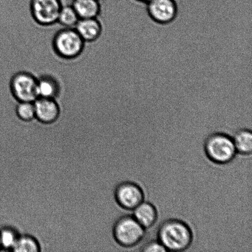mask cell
<instances>
[{
    "label": "cell",
    "instance_id": "ffe728a7",
    "mask_svg": "<svg viewBox=\"0 0 252 252\" xmlns=\"http://www.w3.org/2000/svg\"><path fill=\"white\" fill-rule=\"evenodd\" d=\"M135 1L140 2H143V3H147L148 1H150V0H135Z\"/></svg>",
    "mask_w": 252,
    "mask_h": 252
},
{
    "label": "cell",
    "instance_id": "7a4b0ae2",
    "mask_svg": "<svg viewBox=\"0 0 252 252\" xmlns=\"http://www.w3.org/2000/svg\"><path fill=\"white\" fill-rule=\"evenodd\" d=\"M204 150L207 159L218 165L229 164L237 155L233 137L221 132L208 136L204 142Z\"/></svg>",
    "mask_w": 252,
    "mask_h": 252
},
{
    "label": "cell",
    "instance_id": "d6986e66",
    "mask_svg": "<svg viewBox=\"0 0 252 252\" xmlns=\"http://www.w3.org/2000/svg\"><path fill=\"white\" fill-rule=\"evenodd\" d=\"M141 251L145 252H167L164 246L159 241L155 240L148 242L143 246Z\"/></svg>",
    "mask_w": 252,
    "mask_h": 252
},
{
    "label": "cell",
    "instance_id": "277c9868",
    "mask_svg": "<svg viewBox=\"0 0 252 252\" xmlns=\"http://www.w3.org/2000/svg\"><path fill=\"white\" fill-rule=\"evenodd\" d=\"M85 43L75 28H64L54 36L53 47L54 52L61 58L71 60L82 54Z\"/></svg>",
    "mask_w": 252,
    "mask_h": 252
},
{
    "label": "cell",
    "instance_id": "52a82bcc",
    "mask_svg": "<svg viewBox=\"0 0 252 252\" xmlns=\"http://www.w3.org/2000/svg\"><path fill=\"white\" fill-rule=\"evenodd\" d=\"M63 6L61 0H31L32 16L40 26H50L58 22Z\"/></svg>",
    "mask_w": 252,
    "mask_h": 252
},
{
    "label": "cell",
    "instance_id": "4fadbf2b",
    "mask_svg": "<svg viewBox=\"0 0 252 252\" xmlns=\"http://www.w3.org/2000/svg\"><path fill=\"white\" fill-rule=\"evenodd\" d=\"M71 6L80 19L97 17L101 11V0H73Z\"/></svg>",
    "mask_w": 252,
    "mask_h": 252
},
{
    "label": "cell",
    "instance_id": "9a60e30c",
    "mask_svg": "<svg viewBox=\"0 0 252 252\" xmlns=\"http://www.w3.org/2000/svg\"><path fill=\"white\" fill-rule=\"evenodd\" d=\"M41 248L40 243L34 236L28 234H20L12 252H39Z\"/></svg>",
    "mask_w": 252,
    "mask_h": 252
},
{
    "label": "cell",
    "instance_id": "9c48e42d",
    "mask_svg": "<svg viewBox=\"0 0 252 252\" xmlns=\"http://www.w3.org/2000/svg\"><path fill=\"white\" fill-rule=\"evenodd\" d=\"M33 103L35 119L42 124H53L60 117V106L55 98L38 97Z\"/></svg>",
    "mask_w": 252,
    "mask_h": 252
},
{
    "label": "cell",
    "instance_id": "7c38bea8",
    "mask_svg": "<svg viewBox=\"0 0 252 252\" xmlns=\"http://www.w3.org/2000/svg\"><path fill=\"white\" fill-rule=\"evenodd\" d=\"M38 97L55 98L61 93V85L58 80L50 75H42L37 81Z\"/></svg>",
    "mask_w": 252,
    "mask_h": 252
},
{
    "label": "cell",
    "instance_id": "3957f363",
    "mask_svg": "<svg viewBox=\"0 0 252 252\" xmlns=\"http://www.w3.org/2000/svg\"><path fill=\"white\" fill-rule=\"evenodd\" d=\"M112 233L118 245L122 248H132L138 245L144 239L145 229L134 217L127 215L120 217L115 221Z\"/></svg>",
    "mask_w": 252,
    "mask_h": 252
},
{
    "label": "cell",
    "instance_id": "e0dca14e",
    "mask_svg": "<svg viewBox=\"0 0 252 252\" xmlns=\"http://www.w3.org/2000/svg\"><path fill=\"white\" fill-rule=\"evenodd\" d=\"M80 19L73 7L71 5H68L62 7L59 12L58 22L65 28H75Z\"/></svg>",
    "mask_w": 252,
    "mask_h": 252
},
{
    "label": "cell",
    "instance_id": "44dd1931",
    "mask_svg": "<svg viewBox=\"0 0 252 252\" xmlns=\"http://www.w3.org/2000/svg\"><path fill=\"white\" fill-rule=\"evenodd\" d=\"M1 243H0V251L1 250Z\"/></svg>",
    "mask_w": 252,
    "mask_h": 252
},
{
    "label": "cell",
    "instance_id": "30bf717a",
    "mask_svg": "<svg viewBox=\"0 0 252 252\" xmlns=\"http://www.w3.org/2000/svg\"><path fill=\"white\" fill-rule=\"evenodd\" d=\"M75 29L85 42L97 40L102 33V25L97 17L80 19Z\"/></svg>",
    "mask_w": 252,
    "mask_h": 252
},
{
    "label": "cell",
    "instance_id": "2e32d148",
    "mask_svg": "<svg viewBox=\"0 0 252 252\" xmlns=\"http://www.w3.org/2000/svg\"><path fill=\"white\" fill-rule=\"evenodd\" d=\"M19 236V231L13 226H7L2 228L0 230V243L1 249L12 251Z\"/></svg>",
    "mask_w": 252,
    "mask_h": 252
},
{
    "label": "cell",
    "instance_id": "8fae6325",
    "mask_svg": "<svg viewBox=\"0 0 252 252\" xmlns=\"http://www.w3.org/2000/svg\"><path fill=\"white\" fill-rule=\"evenodd\" d=\"M158 211L154 204L143 201L133 210V217L145 229L152 228L158 220Z\"/></svg>",
    "mask_w": 252,
    "mask_h": 252
},
{
    "label": "cell",
    "instance_id": "6da1fadb",
    "mask_svg": "<svg viewBox=\"0 0 252 252\" xmlns=\"http://www.w3.org/2000/svg\"><path fill=\"white\" fill-rule=\"evenodd\" d=\"M157 236L158 240L169 252L187 251L194 240L191 227L179 219H169L163 221L158 229Z\"/></svg>",
    "mask_w": 252,
    "mask_h": 252
},
{
    "label": "cell",
    "instance_id": "5bb4252c",
    "mask_svg": "<svg viewBox=\"0 0 252 252\" xmlns=\"http://www.w3.org/2000/svg\"><path fill=\"white\" fill-rule=\"evenodd\" d=\"M237 153L242 156H251L252 152V132L250 128H241L233 137Z\"/></svg>",
    "mask_w": 252,
    "mask_h": 252
},
{
    "label": "cell",
    "instance_id": "8992f818",
    "mask_svg": "<svg viewBox=\"0 0 252 252\" xmlns=\"http://www.w3.org/2000/svg\"><path fill=\"white\" fill-rule=\"evenodd\" d=\"M145 196L142 188L133 181L120 183L115 189V201L120 207L126 211H133L145 201Z\"/></svg>",
    "mask_w": 252,
    "mask_h": 252
},
{
    "label": "cell",
    "instance_id": "5b68a950",
    "mask_svg": "<svg viewBox=\"0 0 252 252\" xmlns=\"http://www.w3.org/2000/svg\"><path fill=\"white\" fill-rule=\"evenodd\" d=\"M38 78L27 71L15 74L10 81V90L18 102H31L38 98L37 92Z\"/></svg>",
    "mask_w": 252,
    "mask_h": 252
},
{
    "label": "cell",
    "instance_id": "ac0fdd59",
    "mask_svg": "<svg viewBox=\"0 0 252 252\" xmlns=\"http://www.w3.org/2000/svg\"><path fill=\"white\" fill-rule=\"evenodd\" d=\"M17 117L24 122H32L35 119V110L33 102H19L16 108Z\"/></svg>",
    "mask_w": 252,
    "mask_h": 252
},
{
    "label": "cell",
    "instance_id": "ba28073f",
    "mask_svg": "<svg viewBox=\"0 0 252 252\" xmlns=\"http://www.w3.org/2000/svg\"><path fill=\"white\" fill-rule=\"evenodd\" d=\"M146 4L148 16L155 23L162 26L172 23L179 13L176 0H150Z\"/></svg>",
    "mask_w": 252,
    "mask_h": 252
}]
</instances>
